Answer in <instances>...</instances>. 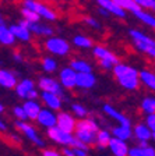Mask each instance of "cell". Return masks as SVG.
Listing matches in <instances>:
<instances>
[{
    "mask_svg": "<svg viewBox=\"0 0 155 156\" xmlns=\"http://www.w3.org/2000/svg\"><path fill=\"white\" fill-rule=\"evenodd\" d=\"M76 136L84 144H94L97 141L98 126L92 120H83L76 123Z\"/></svg>",
    "mask_w": 155,
    "mask_h": 156,
    "instance_id": "1",
    "label": "cell"
},
{
    "mask_svg": "<svg viewBox=\"0 0 155 156\" xmlns=\"http://www.w3.org/2000/svg\"><path fill=\"white\" fill-rule=\"evenodd\" d=\"M115 74L119 78L120 84L127 89H136L138 87V78H137V70L123 64H115Z\"/></svg>",
    "mask_w": 155,
    "mask_h": 156,
    "instance_id": "2",
    "label": "cell"
},
{
    "mask_svg": "<svg viewBox=\"0 0 155 156\" xmlns=\"http://www.w3.org/2000/svg\"><path fill=\"white\" fill-rule=\"evenodd\" d=\"M130 36L134 39V43H136L137 49L146 52L147 55H149L151 57L155 56V42L154 39H151L149 36H147L146 34L140 32L137 29H131L130 31Z\"/></svg>",
    "mask_w": 155,
    "mask_h": 156,
    "instance_id": "3",
    "label": "cell"
},
{
    "mask_svg": "<svg viewBox=\"0 0 155 156\" xmlns=\"http://www.w3.org/2000/svg\"><path fill=\"white\" fill-rule=\"evenodd\" d=\"M23 3H24L25 9H29V10H32V11H35V13L38 14L39 17H42V18H46V20H49V21L56 20L55 11L52 9H49L48 6H45L43 3L38 2V0H24Z\"/></svg>",
    "mask_w": 155,
    "mask_h": 156,
    "instance_id": "4",
    "label": "cell"
},
{
    "mask_svg": "<svg viewBox=\"0 0 155 156\" xmlns=\"http://www.w3.org/2000/svg\"><path fill=\"white\" fill-rule=\"evenodd\" d=\"M94 55L101 60V66L103 68H112L115 64L119 63L116 56L113 55V53H110L108 49L102 48V46H97L94 49Z\"/></svg>",
    "mask_w": 155,
    "mask_h": 156,
    "instance_id": "5",
    "label": "cell"
},
{
    "mask_svg": "<svg viewBox=\"0 0 155 156\" xmlns=\"http://www.w3.org/2000/svg\"><path fill=\"white\" fill-rule=\"evenodd\" d=\"M46 49L49 52H52L53 55H57V56H65L68 53L70 50V46L68 43L66 42L65 39L61 38H50L46 41Z\"/></svg>",
    "mask_w": 155,
    "mask_h": 156,
    "instance_id": "6",
    "label": "cell"
},
{
    "mask_svg": "<svg viewBox=\"0 0 155 156\" xmlns=\"http://www.w3.org/2000/svg\"><path fill=\"white\" fill-rule=\"evenodd\" d=\"M49 136H50L53 141L59 144H70L71 140H73V136H71V133H67V131H63L61 128L59 127H50L48 131Z\"/></svg>",
    "mask_w": 155,
    "mask_h": 156,
    "instance_id": "7",
    "label": "cell"
},
{
    "mask_svg": "<svg viewBox=\"0 0 155 156\" xmlns=\"http://www.w3.org/2000/svg\"><path fill=\"white\" fill-rule=\"evenodd\" d=\"M97 3L99 4L101 7H102L103 10H106L108 13L110 14H115L116 17H120V18H123V17L126 16V11L124 10H122L119 6H117L113 0H97Z\"/></svg>",
    "mask_w": 155,
    "mask_h": 156,
    "instance_id": "8",
    "label": "cell"
},
{
    "mask_svg": "<svg viewBox=\"0 0 155 156\" xmlns=\"http://www.w3.org/2000/svg\"><path fill=\"white\" fill-rule=\"evenodd\" d=\"M56 124H57L59 128H61L63 131H67V133H71L74 130L76 127V120L70 114L67 113H61L59 114V117L56 119Z\"/></svg>",
    "mask_w": 155,
    "mask_h": 156,
    "instance_id": "9",
    "label": "cell"
},
{
    "mask_svg": "<svg viewBox=\"0 0 155 156\" xmlns=\"http://www.w3.org/2000/svg\"><path fill=\"white\" fill-rule=\"evenodd\" d=\"M21 24H24V25L27 27V28L29 29V32H35L38 34V35H52L53 34V29L49 28L48 25H42V24L39 23H29V21H21Z\"/></svg>",
    "mask_w": 155,
    "mask_h": 156,
    "instance_id": "10",
    "label": "cell"
},
{
    "mask_svg": "<svg viewBox=\"0 0 155 156\" xmlns=\"http://www.w3.org/2000/svg\"><path fill=\"white\" fill-rule=\"evenodd\" d=\"M17 127H18L20 130L24 133V135L25 136H28L29 140L32 141V142H35V144H38V145H41L42 146L43 145V142L41 140H39V136H38V134H36V131L34 130L32 127L29 126V124H27V123H23V121H17V124H16Z\"/></svg>",
    "mask_w": 155,
    "mask_h": 156,
    "instance_id": "11",
    "label": "cell"
},
{
    "mask_svg": "<svg viewBox=\"0 0 155 156\" xmlns=\"http://www.w3.org/2000/svg\"><path fill=\"white\" fill-rule=\"evenodd\" d=\"M108 145L110 146V149H112V152L115 153V156H126L127 155V145L126 142L123 140H119V138H110L109 144Z\"/></svg>",
    "mask_w": 155,
    "mask_h": 156,
    "instance_id": "12",
    "label": "cell"
},
{
    "mask_svg": "<svg viewBox=\"0 0 155 156\" xmlns=\"http://www.w3.org/2000/svg\"><path fill=\"white\" fill-rule=\"evenodd\" d=\"M39 88L45 92H52V94H56V95H60L61 94V88L55 80L52 78H42L39 81Z\"/></svg>",
    "mask_w": 155,
    "mask_h": 156,
    "instance_id": "13",
    "label": "cell"
},
{
    "mask_svg": "<svg viewBox=\"0 0 155 156\" xmlns=\"http://www.w3.org/2000/svg\"><path fill=\"white\" fill-rule=\"evenodd\" d=\"M76 77H77V73L73 68H65L60 73V81L66 88L76 87Z\"/></svg>",
    "mask_w": 155,
    "mask_h": 156,
    "instance_id": "14",
    "label": "cell"
},
{
    "mask_svg": "<svg viewBox=\"0 0 155 156\" xmlns=\"http://www.w3.org/2000/svg\"><path fill=\"white\" fill-rule=\"evenodd\" d=\"M95 84V77L91 73H78L76 77V85L80 88H91Z\"/></svg>",
    "mask_w": 155,
    "mask_h": 156,
    "instance_id": "15",
    "label": "cell"
},
{
    "mask_svg": "<svg viewBox=\"0 0 155 156\" xmlns=\"http://www.w3.org/2000/svg\"><path fill=\"white\" fill-rule=\"evenodd\" d=\"M10 31H11V34L14 35V38H18V39H21V41H29V38H31L29 29L21 23L17 24V25H11L10 27Z\"/></svg>",
    "mask_w": 155,
    "mask_h": 156,
    "instance_id": "16",
    "label": "cell"
},
{
    "mask_svg": "<svg viewBox=\"0 0 155 156\" xmlns=\"http://www.w3.org/2000/svg\"><path fill=\"white\" fill-rule=\"evenodd\" d=\"M36 119H38V121L42 124V126L48 127V128L56 126V117H55V114L52 113V112H49V110H39Z\"/></svg>",
    "mask_w": 155,
    "mask_h": 156,
    "instance_id": "17",
    "label": "cell"
},
{
    "mask_svg": "<svg viewBox=\"0 0 155 156\" xmlns=\"http://www.w3.org/2000/svg\"><path fill=\"white\" fill-rule=\"evenodd\" d=\"M23 109L25 112V116L29 117V119H32V120H36V116H38L39 110H41L39 105L35 101H32V99H29L28 102H25Z\"/></svg>",
    "mask_w": 155,
    "mask_h": 156,
    "instance_id": "18",
    "label": "cell"
},
{
    "mask_svg": "<svg viewBox=\"0 0 155 156\" xmlns=\"http://www.w3.org/2000/svg\"><path fill=\"white\" fill-rule=\"evenodd\" d=\"M42 99H43V102H45V103L48 105L49 107H52V109H60L61 101H60V98H59V95L52 94V92H45V91H43Z\"/></svg>",
    "mask_w": 155,
    "mask_h": 156,
    "instance_id": "19",
    "label": "cell"
},
{
    "mask_svg": "<svg viewBox=\"0 0 155 156\" xmlns=\"http://www.w3.org/2000/svg\"><path fill=\"white\" fill-rule=\"evenodd\" d=\"M0 85L4 88H14L16 87V77L10 71L0 70Z\"/></svg>",
    "mask_w": 155,
    "mask_h": 156,
    "instance_id": "20",
    "label": "cell"
},
{
    "mask_svg": "<svg viewBox=\"0 0 155 156\" xmlns=\"http://www.w3.org/2000/svg\"><path fill=\"white\" fill-rule=\"evenodd\" d=\"M103 110H105V113H106V114H109V116H112L113 119H116V120H119L122 126H124V127H130V121H129V119H126V117L123 116V114H120L119 112H116V110H115V109H113L112 106H109V105H106V106L103 107Z\"/></svg>",
    "mask_w": 155,
    "mask_h": 156,
    "instance_id": "21",
    "label": "cell"
},
{
    "mask_svg": "<svg viewBox=\"0 0 155 156\" xmlns=\"http://www.w3.org/2000/svg\"><path fill=\"white\" fill-rule=\"evenodd\" d=\"M113 2H115L122 10H124V11H131L133 14L141 9L137 3H134V0H113Z\"/></svg>",
    "mask_w": 155,
    "mask_h": 156,
    "instance_id": "22",
    "label": "cell"
},
{
    "mask_svg": "<svg viewBox=\"0 0 155 156\" xmlns=\"http://www.w3.org/2000/svg\"><path fill=\"white\" fill-rule=\"evenodd\" d=\"M14 35L11 34L10 28H7L6 25H0V42L3 45H13L14 43Z\"/></svg>",
    "mask_w": 155,
    "mask_h": 156,
    "instance_id": "23",
    "label": "cell"
},
{
    "mask_svg": "<svg viewBox=\"0 0 155 156\" xmlns=\"http://www.w3.org/2000/svg\"><path fill=\"white\" fill-rule=\"evenodd\" d=\"M31 89H34V84L31 80H24V81H21V84L17 85V94L21 98H27V94Z\"/></svg>",
    "mask_w": 155,
    "mask_h": 156,
    "instance_id": "24",
    "label": "cell"
},
{
    "mask_svg": "<svg viewBox=\"0 0 155 156\" xmlns=\"http://www.w3.org/2000/svg\"><path fill=\"white\" fill-rule=\"evenodd\" d=\"M134 133H136V135H137L138 140H144V141H147L148 138H154L155 136V134L146 126H137Z\"/></svg>",
    "mask_w": 155,
    "mask_h": 156,
    "instance_id": "25",
    "label": "cell"
},
{
    "mask_svg": "<svg viewBox=\"0 0 155 156\" xmlns=\"http://www.w3.org/2000/svg\"><path fill=\"white\" fill-rule=\"evenodd\" d=\"M134 16L138 17L142 23L147 24V25L155 27V18H154V16H152V14H149V13H147V11H142V9H140L138 11H136V13H134Z\"/></svg>",
    "mask_w": 155,
    "mask_h": 156,
    "instance_id": "26",
    "label": "cell"
},
{
    "mask_svg": "<svg viewBox=\"0 0 155 156\" xmlns=\"http://www.w3.org/2000/svg\"><path fill=\"white\" fill-rule=\"evenodd\" d=\"M113 134H115V136L116 138H119V140H127V138H130V135H131V131H130V127H117V128H115L113 130Z\"/></svg>",
    "mask_w": 155,
    "mask_h": 156,
    "instance_id": "27",
    "label": "cell"
},
{
    "mask_svg": "<svg viewBox=\"0 0 155 156\" xmlns=\"http://www.w3.org/2000/svg\"><path fill=\"white\" fill-rule=\"evenodd\" d=\"M140 78H141V81L144 82L147 87L151 88V89H154V88H155V77H154V74H152V73L141 71V73H140Z\"/></svg>",
    "mask_w": 155,
    "mask_h": 156,
    "instance_id": "28",
    "label": "cell"
},
{
    "mask_svg": "<svg viewBox=\"0 0 155 156\" xmlns=\"http://www.w3.org/2000/svg\"><path fill=\"white\" fill-rule=\"evenodd\" d=\"M71 68L77 73H91L90 64H87L85 62H80V60H74L71 62Z\"/></svg>",
    "mask_w": 155,
    "mask_h": 156,
    "instance_id": "29",
    "label": "cell"
},
{
    "mask_svg": "<svg viewBox=\"0 0 155 156\" xmlns=\"http://www.w3.org/2000/svg\"><path fill=\"white\" fill-rule=\"evenodd\" d=\"M109 141H110V135L108 131H98L97 133V141H95V142H98L99 148L106 146L108 144H109Z\"/></svg>",
    "mask_w": 155,
    "mask_h": 156,
    "instance_id": "30",
    "label": "cell"
},
{
    "mask_svg": "<svg viewBox=\"0 0 155 156\" xmlns=\"http://www.w3.org/2000/svg\"><path fill=\"white\" fill-rule=\"evenodd\" d=\"M21 13H23V16H24V20L29 21V23H38L39 18H41L35 11H32V10H29V9H25V7H23Z\"/></svg>",
    "mask_w": 155,
    "mask_h": 156,
    "instance_id": "31",
    "label": "cell"
},
{
    "mask_svg": "<svg viewBox=\"0 0 155 156\" xmlns=\"http://www.w3.org/2000/svg\"><path fill=\"white\" fill-rule=\"evenodd\" d=\"M74 45L78 48H91L92 46V41L84 35H77L74 36Z\"/></svg>",
    "mask_w": 155,
    "mask_h": 156,
    "instance_id": "32",
    "label": "cell"
},
{
    "mask_svg": "<svg viewBox=\"0 0 155 156\" xmlns=\"http://www.w3.org/2000/svg\"><path fill=\"white\" fill-rule=\"evenodd\" d=\"M142 110L147 112L148 114H151V113L155 112V101L152 99V98L144 99V102H142Z\"/></svg>",
    "mask_w": 155,
    "mask_h": 156,
    "instance_id": "33",
    "label": "cell"
},
{
    "mask_svg": "<svg viewBox=\"0 0 155 156\" xmlns=\"http://www.w3.org/2000/svg\"><path fill=\"white\" fill-rule=\"evenodd\" d=\"M42 66H43V70H45V71L52 73V71H55L56 70V62L53 60V58H50V57L43 58Z\"/></svg>",
    "mask_w": 155,
    "mask_h": 156,
    "instance_id": "34",
    "label": "cell"
},
{
    "mask_svg": "<svg viewBox=\"0 0 155 156\" xmlns=\"http://www.w3.org/2000/svg\"><path fill=\"white\" fill-rule=\"evenodd\" d=\"M134 3H137L141 9H149L152 10L155 7V0H134Z\"/></svg>",
    "mask_w": 155,
    "mask_h": 156,
    "instance_id": "35",
    "label": "cell"
},
{
    "mask_svg": "<svg viewBox=\"0 0 155 156\" xmlns=\"http://www.w3.org/2000/svg\"><path fill=\"white\" fill-rule=\"evenodd\" d=\"M70 145H73L74 148H77V149H84V151H87V149H88V148H87V144H84L83 141H80V140L77 138V136L71 140Z\"/></svg>",
    "mask_w": 155,
    "mask_h": 156,
    "instance_id": "36",
    "label": "cell"
},
{
    "mask_svg": "<svg viewBox=\"0 0 155 156\" xmlns=\"http://www.w3.org/2000/svg\"><path fill=\"white\" fill-rule=\"evenodd\" d=\"M73 112H74L78 117H85L88 114L87 110H85L83 106H80V105H73Z\"/></svg>",
    "mask_w": 155,
    "mask_h": 156,
    "instance_id": "37",
    "label": "cell"
},
{
    "mask_svg": "<svg viewBox=\"0 0 155 156\" xmlns=\"http://www.w3.org/2000/svg\"><path fill=\"white\" fill-rule=\"evenodd\" d=\"M140 156H155L154 148H149V146L141 148V149H140Z\"/></svg>",
    "mask_w": 155,
    "mask_h": 156,
    "instance_id": "38",
    "label": "cell"
},
{
    "mask_svg": "<svg viewBox=\"0 0 155 156\" xmlns=\"http://www.w3.org/2000/svg\"><path fill=\"white\" fill-rule=\"evenodd\" d=\"M147 124H148V128L154 133V130H155V116H154V113H151L148 116V119H147Z\"/></svg>",
    "mask_w": 155,
    "mask_h": 156,
    "instance_id": "39",
    "label": "cell"
},
{
    "mask_svg": "<svg viewBox=\"0 0 155 156\" xmlns=\"http://www.w3.org/2000/svg\"><path fill=\"white\" fill-rule=\"evenodd\" d=\"M14 114H16L18 119H21V120H25V117H27L23 107H14Z\"/></svg>",
    "mask_w": 155,
    "mask_h": 156,
    "instance_id": "40",
    "label": "cell"
},
{
    "mask_svg": "<svg viewBox=\"0 0 155 156\" xmlns=\"http://www.w3.org/2000/svg\"><path fill=\"white\" fill-rule=\"evenodd\" d=\"M85 23H87L90 27H94V28H98V27H99V23H98L95 18H85Z\"/></svg>",
    "mask_w": 155,
    "mask_h": 156,
    "instance_id": "41",
    "label": "cell"
},
{
    "mask_svg": "<svg viewBox=\"0 0 155 156\" xmlns=\"http://www.w3.org/2000/svg\"><path fill=\"white\" fill-rule=\"evenodd\" d=\"M73 152H74V156H87V151H84V149H77V148H74Z\"/></svg>",
    "mask_w": 155,
    "mask_h": 156,
    "instance_id": "42",
    "label": "cell"
},
{
    "mask_svg": "<svg viewBox=\"0 0 155 156\" xmlns=\"http://www.w3.org/2000/svg\"><path fill=\"white\" fill-rule=\"evenodd\" d=\"M27 98H28V99H32V101H35L36 98H38V94H36L34 89H31V91H28V94H27Z\"/></svg>",
    "mask_w": 155,
    "mask_h": 156,
    "instance_id": "43",
    "label": "cell"
},
{
    "mask_svg": "<svg viewBox=\"0 0 155 156\" xmlns=\"http://www.w3.org/2000/svg\"><path fill=\"white\" fill-rule=\"evenodd\" d=\"M129 156H140V148H133L131 151H127Z\"/></svg>",
    "mask_w": 155,
    "mask_h": 156,
    "instance_id": "44",
    "label": "cell"
},
{
    "mask_svg": "<svg viewBox=\"0 0 155 156\" xmlns=\"http://www.w3.org/2000/svg\"><path fill=\"white\" fill-rule=\"evenodd\" d=\"M43 156H61V155H59V153L55 152V151H45V152H43Z\"/></svg>",
    "mask_w": 155,
    "mask_h": 156,
    "instance_id": "45",
    "label": "cell"
},
{
    "mask_svg": "<svg viewBox=\"0 0 155 156\" xmlns=\"http://www.w3.org/2000/svg\"><path fill=\"white\" fill-rule=\"evenodd\" d=\"M63 153H65V156H74V152L70 149H65L63 151Z\"/></svg>",
    "mask_w": 155,
    "mask_h": 156,
    "instance_id": "46",
    "label": "cell"
},
{
    "mask_svg": "<svg viewBox=\"0 0 155 156\" xmlns=\"http://www.w3.org/2000/svg\"><path fill=\"white\" fill-rule=\"evenodd\" d=\"M0 25H4V18L2 14H0Z\"/></svg>",
    "mask_w": 155,
    "mask_h": 156,
    "instance_id": "47",
    "label": "cell"
},
{
    "mask_svg": "<svg viewBox=\"0 0 155 156\" xmlns=\"http://www.w3.org/2000/svg\"><path fill=\"white\" fill-rule=\"evenodd\" d=\"M0 128H3V130H4V128H6V126H4V123H3V121H2V120H0Z\"/></svg>",
    "mask_w": 155,
    "mask_h": 156,
    "instance_id": "48",
    "label": "cell"
},
{
    "mask_svg": "<svg viewBox=\"0 0 155 156\" xmlns=\"http://www.w3.org/2000/svg\"><path fill=\"white\" fill-rule=\"evenodd\" d=\"M14 57H16L17 60H21V56H20V55H17V53H16V55H14Z\"/></svg>",
    "mask_w": 155,
    "mask_h": 156,
    "instance_id": "49",
    "label": "cell"
},
{
    "mask_svg": "<svg viewBox=\"0 0 155 156\" xmlns=\"http://www.w3.org/2000/svg\"><path fill=\"white\" fill-rule=\"evenodd\" d=\"M3 112V106H2V103H0V113Z\"/></svg>",
    "mask_w": 155,
    "mask_h": 156,
    "instance_id": "50",
    "label": "cell"
}]
</instances>
